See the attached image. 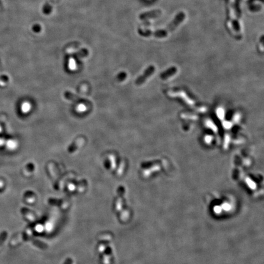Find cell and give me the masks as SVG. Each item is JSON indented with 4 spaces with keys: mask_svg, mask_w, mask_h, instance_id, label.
<instances>
[{
    "mask_svg": "<svg viewBox=\"0 0 264 264\" xmlns=\"http://www.w3.org/2000/svg\"><path fill=\"white\" fill-rule=\"evenodd\" d=\"M185 14L183 12H180L178 14L174 20H173L168 26L163 29L157 30V31H150L147 29H139L138 30V33L141 36L144 37H150L153 36L157 38H164L167 37L169 33L173 32L174 29H176L180 24H181L185 18Z\"/></svg>",
    "mask_w": 264,
    "mask_h": 264,
    "instance_id": "6da1fadb",
    "label": "cell"
},
{
    "mask_svg": "<svg viewBox=\"0 0 264 264\" xmlns=\"http://www.w3.org/2000/svg\"><path fill=\"white\" fill-rule=\"evenodd\" d=\"M233 1H234V0H233ZM233 1H231L230 3V4H229L230 14H231L230 15H231V20L232 22L233 25H234V29H235L237 34H238L239 35H240V25H239L237 19L236 15H235V12L234 8V2H233Z\"/></svg>",
    "mask_w": 264,
    "mask_h": 264,
    "instance_id": "7a4b0ae2",
    "label": "cell"
},
{
    "mask_svg": "<svg viewBox=\"0 0 264 264\" xmlns=\"http://www.w3.org/2000/svg\"><path fill=\"white\" fill-rule=\"evenodd\" d=\"M162 14V11L160 9H157V10H154L150 11V12H145V13H144L143 14H141L139 17L141 19L146 20V19H148V18H153L158 17L160 16H161Z\"/></svg>",
    "mask_w": 264,
    "mask_h": 264,
    "instance_id": "3957f363",
    "label": "cell"
},
{
    "mask_svg": "<svg viewBox=\"0 0 264 264\" xmlns=\"http://www.w3.org/2000/svg\"><path fill=\"white\" fill-rule=\"evenodd\" d=\"M155 71V67H153V65H150V67H149L148 68H147L146 69V70L145 71L144 73V75L143 76H141L139 78H138V79L136 81V83L137 84H142L146 79L147 78H148L149 77H150L152 73L154 72Z\"/></svg>",
    "mask_w": 264,
    "mask_h": 264,
    "instance_id": "277c9868",
    "label": "cell"
},
{
    "mask_svg": "<svg viewBox=\"0 0 264 264\" xmlns=\"http://www.w3.org/2000/svg\"><path fill=\"white\" fill-rule=\"evenodd\" d=\"M177 69L176 67H171V68H169L168 70H167L166 71H165L164 73H162V74L161 75V78L162 79H166L168 77L174 75L175 73L177 72Z\"/></svg>",
    "mask_w": 264,
    "mask_h": 264,
    "instance_id": "5b68a950",
    "label": "cell"
}]
</instances>
